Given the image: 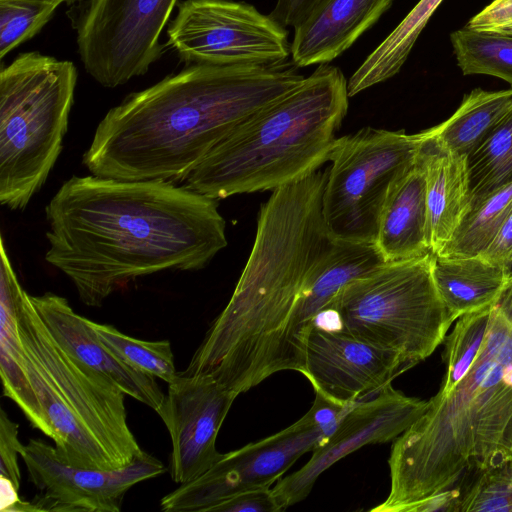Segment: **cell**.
<instances>
[{
	"label": "cell",
	"mask_w": 512,
	"mask_h": 512,
	"mask_svg": "<svg viewBox=\"0 0 512 512\" xmlns=\"http://www.w3.org/2000/svg\"><path fill=\"white\" fill-rule=\"evenodd\" d=\"M178 0H88L76 22L85 71L115 88L144 75L161 58L164 27Z\"/></svg>",
	"instance_id": "7c38bea8"
},
{
	"label": "cell",
	"mask_w": 512,
	"mask_h": 512,
	"mask_svg": "<svg viewBox=\"0 0 512 512\" xmlns=\"http://www.w3.org/2000/svg\"><path fill=\"white\" fill-rule=\"evenodd\" d=\"M385 262L375 243L333 239L310 281L294 319L295 341L304 358L306 340L316 317L328 308L344 285Z\"/></svg>",
	"instance_id": "44dd1931"
},
{
	"label": "cell",
	"mask_w": 512,
	"mask_h": 512,
	"mask_svg": "<svg viewBox=\"0 0 512 512\" xmlns=\"http://www.w3.org/2000/svg\"><path fill=\"white\" fill-rule=\"evenodd\" d=\"M18 424L3 408L0 410V476L10 479L19 489L21 474L18 465L24 445L18 438Z\"/></svg>",
	"instance_id": "1f68e13d"
},
{
	"label": "cell",
	"mask_w": 512,
	"mask_h": 512,
	"mask_svg": "<svg viewBox=\"0 0 512 512\" xmlns=\"http://www.w3.org/2000/svg\"><path fill=\"white\" fill-rule=\"evenodd\" d=\"M375 244L386 262L430 254L427 238L426 179L419 152L393 183L382 209Z\"/></svg>",
	"instance_id": "d6986e66"
},
{
	"label": "cell",
	"mask_w": 512,
	"mask_h": 512,
	"mask_svg": "<svg viewBox=\"0 0 512 512\" xmlns=\"http://www.w3.org/2000/svg\"><path fill=\"white\" fill-rule=\"evenodd\" d=\"M347 80L327 63L214 147L184 186L213 199L274 190L328 162L348 110Z\"/></svg>",
	"instance_id": "5b68a950"
},
{
	"label": "cell",
	"mask_w": 512,
	"mask_h": 512,
	"mask_svg": "<svg viewBox=\"0 0 512 512\" xmlns=\"http://www.w3.org/2000/svg\"><path fill=\"white\" fill-rule=\"evenodd\" d=\"M319 1L277 0L270 16L284 28H294Z\"/></svg>",
	"instance_id": "e575fe53"
},
{
	"label": "cell",
	"mask_w": 512,
	"mask_h": 512,
	"mask_svg": "<svg viewBox=\"0 0 512 512\" xmlns=\"http://www.w3.org/2000/svg\"><path fill=\"white\" fill-rule=\"evenodd\" d=\"M511 211L512 184L469 208L438 255L445 257L483 255L499 235Z\"/></svg>",
	"instance_id": "4316f807"
},
{
	"label": "cell",
	"mask_w": 512,
	"mask_h": 512,
	"mask_svg": "<svg viewBox=\"0 0 512 512\" xmlns=\"http://www.w3.org/2000/svg\"><path fill=\"white\" fill-rule=\"evenodd\" d=\"M351 405L319 393L311 408L287 428L221 457L196 479L165 495V512L209 511L239 492L271 487L305 453L312 452L334 431Z\"/></svg>",
	"instance_id": "30bf717a"
},
{
	"label": "cell",
	"mask_w": 512,
	"mask_h": 512,
	"mask_svg": "<svg viewBox=\"0 0 512 512\" xmlns=\"http://www.w3.org/2000/svg\"><path fill=\"white\" fill-rule=\"evenodd\" d=\"M482 256L512 271V211L499 235Z\"/></svg>",
	"instance_id": "d590c367"
},
{
	"label": "cell",
	"mask_w": 512,
	"mask_h": 512,
	"mask_svg": "<svg viewBox=\"0 0 512 512\" xmlns=\"http://www.w3.org/2000/svg\"><path fill=\"white\" fill-rule=\"evenodd\" d=\"M423 134L419 157L426 179L427 238L431 254H438L468 209L466 158L446 150L428 129Z\"/></svg>",
	"instance_id": "ffe728a7"
},
{
	"label": "cell",
	"mask_w": 512,
	"mask_h": 512,
	"mask_svg": "<svg viewBox=\"0 0 512 512\" xmlns=\"http://www.w3.org/2000/svg\"><path fill=\"white\" fill-rule=\"evenodd\" d=\"M50 1L57 2L60 5L63 4V3L70 5V4H74V3L82 1V0H50Z\"/></svg>",
	"instance_id": "74e56055"
},
{
	"label": "cell",
	"mask_w": 512,
	"mask_h": 512,
	"mask_svg": "<svg viewBox=\"0 0 512 512\" xmlns=\"http://www.w3.org/2000/svg\"><path fill=\"white\" fill-rule=\"evenodd\" d=\"M409 368L394 351L313 325L306 340L302 374L315 393L351 405L376 395Z\"/></svg>",
	"instance_id": "2e32d148"
},
{
	"label": "cell",
	"mask_w": 512,
	"mask_h": 512,
	"mask_svg": "<svg viewBox=\"0 0 512 512\" xmlns=\"http://www.w3.org/2000/svg\"><path fill=\"white\" fill-rule=\"evenodd\" d=\"M304 79L285 64L187 65L111 108L82 163L99 177L183 181L236 128Z\"/></svg>",
	"instance_id": "277c9868"
},
{
	"label": "cell",
	"mask_w": 512,
	"mask_h": 512,
	"mask_svg": "<svg viewBox=\"0 0 512 512\" xmlns=\"http://www.w3.org/2000/svg\"><path fill=\"white\" fill-rule=\"evenodd\" d=\"M480 32L512 36V0H493L465 26Z\"/></svg>",
	"instance_id": "836d02e7"
},
{
	"label": "cell",
	"mask_w": 512,
	"mask_h": 512,
	"mask_svg": "<svg viewBox=\"0 0 512 512\" xmlns=\"http://www.w3.org/2000/svg\"><path fill=\"white\" fill-rule=\"evenodd\" d=\"M73 62L37 51L0 70V203L23 210L63 148L74 102Z\"/></svg>",
	"instance_id": "52a82bcc"
},
{
	"label": "cell",
	"mask_w": 512,
	"mask_h": 512,
	"mask_svg": "<svg viewBox=\"0 0 512 512\" xmlns=\"http://www.w3.org/2000/svg\"><path fill=\"white\" fill-rule=\"evenodd\" d=\"M466 168L468 209L512 184V106L484 142L466 157Z\"/></svg>",
	"instance_id": "484cf974"
},
{
	"label": "cell",
	"mask_w": 512,
	"mask_h": 512,
	"mask_svg": "<svg viewBox=\"0 0 512 512\" xmlns=\"http://www.w3.org/2000/svg\"><path fill=\"white\" fill-rule=\"evenodd\" d=\"M450 40L463 75H490L512 86V36L464 27L452 32Z\"/></svg>",
	"instance_id": "83f0119b"
},
{
	"label": "cell",
	"mask_w": 512,
	"mask_h": 512,
	"mask_svg": "<svg viewBox=\"0 0 512 512\" xmlns=\"http://www.w3.org/2000/svg\"><path fill=\"white\" fill-rule=\"evenodd\" d=\"M30 297L54 338L71 355L110 378L126 395L157 411L165 394L155 378L113 354L97 337L89 319L77 314L64 297L52 292Z\"/></svg>",
	"instance_id": "e0dca14e"
},
{
	"label": "cell",
	"mask_w": 512,
	"mask_h": 512,
	"mask_svg": "<svg viewBox=\"0 0 512 512\" xmlns=\"http://www.w3.org/2000/svg\"><path fill=\"white\" fill-rule=\"evenodd\" d=\"M453 511L512 512V463L482 473L457 498Z\"/></svg>",
	"instance_id": "4dcf8cb0"
},
{
	"label": "cell",
	"mask_w": 512,
	"mask_h": 512,
	"mask_svg": "<svg viewBox=\"0 0 512 512\" xmlns=\"http://www.w3.org/2000/svg\"><path fill=\"white\" fill-rule=\"evenodd\" d=\"M442 1L420 0L414 6L349 78V97L392 78L400 71L418 36Z\"/></svg>",
	"instance_id": "d4e9b609"
},
{
	"label": "cell",
	"mask_w": 512,
	"mask_h": 512,
	"mask_svg": "<svg viewBox=\"0 0 512 512\" xmlns=\"http://www.w3.org/2000/svg\"><path fill=\"white\" fill-rule=\"evenodd\" d=\"M59 6L50 0H0V59L39 33Z\"/></svg>",
	"instance_id": "f546056e"
},
{
	"label": "cell",
	"mask_w": 512,
	"mask_h": 512,
	"mask_svg": "<svg viewBox=\"0 0 512 512\" xmlns=\"http://www.w3.org/2000/svg\"><path fill=\"white\" fill-rule=\"evenodd\" d=\"M166 45L186 65L280 66L291 55L283 26L254 6L232 0L181 2Z\"/></svg>",
	"instance_id": "8fae6325"
},
{
	"label": "cell",
	"mask_w": 512,
	"mask_h": 512,
	"mask_svg": "<svg viewBox=\"0 0 512 512\" xmlns=\"http://www.w3.org/2000/svg\"><path fill=\"white\" fill-rule=\"evenodd\" d=\"M45 215L46 262L92 307L137 277L202 269L227 246L217 200L170 181L72 176Z\"/></svg>",
	"instance_id": "7a4b0ae2"
},
{
	"label": "cell",
	"mask_w": 512,
	"mask_h": 512,
	"mask_svg": "<svg viewBox=\"0 0 512 512\" xmlns=\"http://www.w3.org/2000/svg\"><path fill=\"white\" fill-rule=\"evenodd\" d=\"M423 138V131L406 134L366 127L336 139L322 196L331 238L375 243L389 191L415 162Z\"/></svg>",
	"instance_id": "9c48e42d"
},
{
	"label": "cell",
	"mask_w": 512,
	"mask_h": 512,
	"mask_svg": "<svg viewBox=\"0 0 512 512\" xmlns=\"http://www.w3.org/2000/svg\"><path fill=\"white\" fill-rule=\"evenodd\" d=\"M431 269L436 288L456 319L494 304L512 279L509 268L482 255L431 254Z\"/></svg>",
	"instance_id": "7402d4cb"
},
{
	"label": "cell",
	"mask_w": 512,
	"mask_h": 512,
	"mask_svg": "<svg viewBox=\"0 0 512 512\" xmlns=\"http://www.w3.org/2000/svg\"><path fill=\"white\" fill-rule=\"evenodd\" d=\"M24 368L59 457L80 467L111 470L144 450L131 432L125 393L107 376L71 355L52 335L20 285L4 242Z\"/></svg>",
	"instance_id": "8992f818"
},
{
	"label": "cell",
	"mask_w": 512,
	"mask_h": 512,
	"mask_svg": "<svg viewBox=\"0 0 512 512\" xmlns=\"http://www.w3.org/2000/svg\"><path fill=\"white\" fill-rule=\"evenodd\" d=\"M0 376L3 395L11 399L31 425L50 437V428L28 380L23 362L10 279L0 258Z\"/></svg>",
	"instance_id": "603a6c76"
},
{
	"label": "cell",
	"mask_w": 512,
	"mask_h": 512,
	"mask_svg": "<svg viewBox=\"0 0 512 512\" xmlns=\"http://www.w3.org/2000/svg\"><path fill=\"white\" fill-rule=\"evenodd\" d=\"M393 0H320L294 27L296 67L325 64L347 50L390 7Z\"/></svg>",
	"instance_id": "ac0fdd59"
},
{
	"label": "cell",
	"mask_w": 512,
	"mask_h": 512,
	"mask_svg": "<svg viewBox=\"0 0 512 512\" xmlns=\"http://www.w3.org/2000/svg\"><path fill=\"white\" fill-rule=\"evenodd\" d=\"M427 407L428 401L406 396L391 384L354 403L334 431L312 451L310 460L276 482L272 490L281 510L304 500L319 476L345 456L365 445L395 440Z\"/></svg>",
	"instance_id": "5bb4252c"
},
{
	"label": "cell",
	"mask_w": 512,
	"mask_h": 512,
	"mask_svg": "<svg viewBox=\"0 0 512 512\" xmlns=\"http://www.w3.org/2000/svg\"><path fill=\"white\" fill-rule=\"evenodd\" d=\"M20 456L41 492L31 501L35 511L118 512L132 486L165 471L163 463L145 451L130 464L111 470L71 465L41 439H30Z\"/></svg>",
	"instance_id": "4fadbf2b"
},
{
	"label": "cell",
	"mask_w": 512,
	"mask_h": 512,
	"mask_svg": "<svg viewBox=\"0 0 512 512\" xmlns=\"http://www.w3.org/2000/svg\"><path fill=\"white\" fill-rule=\"evenodd\" d=\"M456 320L436 288L430 253L385 262L350 281L315 325L394 351L412 367L444 342Z\"/></svg>",
	"instance_id": "ba28073f"
},
{
	"label": "cell",
	"mask_w": 512,
	"mask_h": 512,
	"mask_svg": "<svg viewBox=\"0 0 512 512\" xmlns=\"http://www.w3.org/2000/svg\"><path fill=\"white\" fill-rule=\"evenodd\" d=\"M236 397L208 375L178 372L168 384L156 412L171 437L169 469L174 482L196 479L221 457L216 439Z\"/></svg>",
	"instance_id": "9a60e30c"
},
{
	"label": "cell",
	"mask_w": 512,
	"mask_h": 512,
	"mask_svg": "<svg viewBox=\"0 0 512 512\" xmlns=\"http://www.w3.org/2000/svg\"><path fill=\"white\" fill-rule=\"evenodd\" d=\"M100 341L133 369L166 383L178 375L168 340L146 341L128 336L114 326L89 320Z\"/></svg>",
	"instance_id": "f1b7e54d"
},
{
	"label": "cell",
	"mask_w": 512,
	"mask_h": 512,
	"mask_svg": "<svg viewBox=\"0 0 512 512\" xmlns=\"http://www.w3.org/2000/svg\"><path fill=\"white\" fill-rule=\"evenodd\" d=\"M511 106L512 88H476L465 95L447 120L428 131L446 150L466 158L484 142Z\"/></svg>",
	"instance_id": "cb8c5ba5"
},
{
	"label": "cell",
	"mask_w": 512,
	"mask_h": 512,
	"mask_svg": "<svg viewBox=\"0 0 512 512\" xmlns=\"http://www.w3.org/2000/svg\"><path fill=\"white\" fill-rule=\"evenodd\" d=\"M18 490L10 479L0 476V510L2 512L35 511L32 502L23 501L18 497Z\"/></svg>",
	"instance_id": "8d00e7d4"
},
{
	"label": "cell",
	"mask_w": 512,
	"mask_h": 512,
	"mask_svg": "<svg viewBox=\"0 0 512 512\" xmlns=\"http://www.w3.org/2000/svg\"><path fill=\"white\" fill-rule=\"evenodd\" d=\"M326 179L327 169H318L263 203L232 296L183 373L208 375L236 396L274 373H303L294 319L333 241L322 215Z\"/></svg>",
	"instance_id": "3957f363"
},
{
	"label": "cell",
	"mask_w": 512,
	"mask_h": 512,
	"mask_svg": "<svg viewBox=\"0 0 512 512\" xmlns=\"http://www.w3.org/2000/svg\"><path fill=\"white\" fill-rule=\"evenodd\" d=\"M425 412L393 442L390 492L373 512L447 511L482 473L512 463V279L492 305L457 319Z\"/></svg>",
	"instance_id": "6da1fadb"
},
{
	"label": "cell",
	"mask_w": 512,
	"mask_h": 512,
	"mask_svg": "<svg viewBox=\"0 0 512 512\" xmlns=\"http://www.w3.org/2000/svg\"><path fill=\"white\" fill-rule=\"evenodd\" d=\"M210 512H281L271 487L250 489L222 500Z\"/></svg>",
	"instance_id": "d6a6232c"
}]
</instances>
